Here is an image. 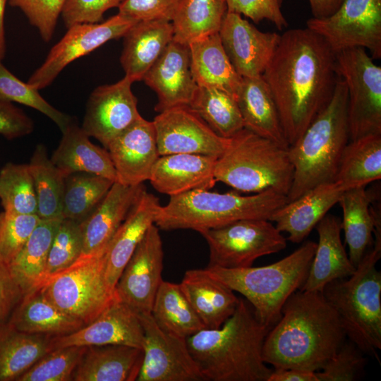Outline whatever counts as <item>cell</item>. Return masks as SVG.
Wrapping results in <instances>:
<instances>
[{"label":"cell","instance_id":"6da1fadb","mask_svg":"<svg viewBox=\"0 0 381 381\" xmlns=\"http://www.w3.org/2000/svg\"><path fill=\"white\" fill-rule=\"evenodd\" d=\"M289 145L330 102L339 78L336 53L310 29H290L262 75Z\"/></svg>","mask_w":381,"mask_h":381},{"label":"cell","instance_id":"7a4b0ae2","mask_svg":"<svg viewBox=\"0 0 381 381\" xmlns=\"http://www.w3.org/2000/svg\"><path fill=\"white\" fill-rule=\"evenodd\" d=\"M339 316L320 291L293 293L270 328L262 346V359L274 369L316 372L344 341Z\"/></svg>","mask_w":381,"mask_h":381},{"label":"cell","instance_id":"3957f363","mask_svg":"<svg viewBox=\"0 0 381 381\" xmlns=\"http://www.w3.org/2000/svg\"><path fill=\"white\" fill-rule=\"evenodd\" d=\"M270 329L252 306L239 298L221 327L202 329L186 341L205 380L267 381L272 370L262 359V346Z\"/></svg>","mask_w":381,"mask_h":381},{"label":"cell","instance_id":"277c9868","mask_svg":"<svg viewBox=\"0 0 381 381\" xmlns=\"http://www.w3.org/2000/svg\"><path fill=\"white\" fill-rule=\"evenodd\" d=\"M347 88L339 75L327 106L288 147L294 178L287 202L322 183L334 181L342 152L349 143Z\"/></svg>","mask_w":381,"mask_h":381},{"label":"cell","instance_id":"5b68a950","mask_svg":"<svg viewBox=\"0 0 381 381\" xmlns=\"http://www.w3.org/2000/svg\"><path fill=\"white\" fill-rule=\"evenodd\" d=\"M287 202L286 195L272 190L242 195L196 190L170 197L159 207L155 224L161 229H193L199 233L246 219H270Z\"/></svg>","mask_w":381,"mask_h":381},{"label":"cell","instance_id":"8992f818","mask_svg":"<svg viewBox=\"0 0 381 381\" xmlns=\"http://www.w3.org/2000/svg\"><path fill=\"white\" fill-rule=\"evenodd\" d=\"M316 245L307 241L289 255L265 266L205 269L211 277L243 295L260 322L271 328L280 319L288 298L304 284Z\"/></svg>","mask_w":381,"mask_h":381},{"label":"cell","instance_id":"52a82bcc","mask_svg":"<svg viewBox=\"0 0 381 381\" xmlns=\"http://www.w3.org/2000/svg\"><path fill=\"white\" fill-rule=\"evenodd\" d=\"M381 250L368 249L354 273L328 283L322 293L337 312L346 337L380 364Z\"/></svg>","mask_w":381,"mask_h":381},{"label":"cell","instance_id":"ba28073f","mask_svg":"<svg viewBox=\"0 0 381 381\" xmlns=\"http://www.w3.org/2000/svg\"><path fill=\"white\" fill-rule=\"evenodd\" d=\"M214 174L217 181L236 190L258 193L272 190L287 195L294 167L288 148L244 128L228 138Z\"/></svg>","mask_w":381,"mask_h":381},{"label":"cell","instance_id":"9c48e42d","mask_svg":"<svg viewBox=\"0 0 381 381\" xmlns=\"http://www.w3.org/2000/svg\"><path fill=\"white\" fill-rule=\"evenodd\" d=\"M106 250L81 255L69 267L46 278L38 287L54 306L85 325L118 298L105 279Z\"/></svg>","mask_w":381,"mask_h":381},{"label":"cell","instance_id":"30bf717a","mask_svg":"<svg viewBox=\"0 0 381 381\" xmlns=\"http://www.w3.org/2000/svg\"><path fill=\"white\" fill-rule=\"evenodd\" d=\"M336 61L347 88L349 140L381 134V67L361 47L336 53Z\"/></svg>","mask_w":381,"mask_h":381},{"label":"cell","instance_id":"8fae6325","mask_svg":"<svg viewBox=\"0 0 381 381\" xmlns=\"http://www.w3.org/2000/svg\"><path fill=\"white\" fill-rule=\"evenodd\" d=\"M200 234L209 246L210 267H250L258 258L286 246L282 232L265 219H241Z\"/></svg>","mask_w":381,"mask_h":381},{"label":"cell","instance_id":"7c38bea8","mask_svg":"<svg viewBox=\"0 0 381 381\" xmlns=\"http://www.w3.org/2000/svg\"><path fill=\"white\" fill-rule=\"evenodd\" d=\"M306 25L335 53L361 47L374 60L381 58V0H342L333 14L311 18Z\"/></svg>","mask_w":381,"mask_h":381},{"label":"cell","instance_id":"4fadbf2b","mask_svg":"<svg viewBox=\"0 0 381 381\" xmlns=\"http://www.w3.org/2000/svg\"><path fill=\"white\" fill-rule=\"evenodd\" d=\"M137 22L118 13L103 22L76 24L67 28L27 83L38 90L47 87L69 64L109 40L122 37Z\"/></svg>","mask_w":381,"mask_h":381},{"label":"cell","instance_id":"5bb4252c","mask_svg":"<svg viewBox=\"0 0 381 381\" xmlns=\"http://www.w3.org/2000/svg\"><path fill=\"white\" fill-rule=\"evenodd\" d=\"M138 315L144 331V356L137 381L205 380L186 339L162 329L151 313Z\"/></svg>","mask_w":381,"mask_h":381},{"label":"cell","instance_id":"9a60e30c","mask_svg":"<svg viewBox=\"0 0 381 381\" xmlns=\"http://www.w3.org/2000/svg\"><path fill=\"white\" fill-rule=\"evenodd\" d=\"M164 251L159 228L147 231L115 287L118 299L138 314L150 313L162 279Z\"/></svg>","mask_w":381,"mask_h":381},{"label":"cell","instance_id":"2e32d148","mask_svg":"<svg viewBox=\"0 0 381 381\" xmlns=\"http://www.w3.org/2000/svg\"><path fill=\"white\" fill-rule=\"evenodd\" d=\"M159 156L197 154L219 158L228 138L217 135L188 105L159 112L152 121Z\"/></svg>","mask_w":381,"mask_h":381},{"label":"cell","instance_id":"e0dca14e","mask_svg":"<svg viewBox=\"0 0 381 381\" xmlns=\"http://www.w3.org/2000/svg\"><path fill=\"white\" fill-rule=\"evenodd\" d=\"M133 83L125 75L115 83L97 87L89 96L81 128L106 150L114 138L141 116L131 90Z\"/></svg>","mask_w":381,"mask_h":381},{"label":"cell","instance_id":"ac0fdd59","mask_svg":"<svg viewBox=\"0 0 381 381\" xmlns=\"http://www.w3.org/2000/svg\"><path fill=\"white\" fill-rule=\"evenodd\" d=\"M219 35L230 62L242 78L262 75L281 37L277 32H262L241 15L228 11Z\"/></svg>","mask_w":381,"mask_h":381},{"label":"cell","instance_id":"d6986e66","mask_svg":"<svg viewBox=\"0 0 381 381\" xmlns=\"http://www.w3.org/2000/svg\"><path fill=\"white\" fill-rule=\"evenodd\" d=\"M122 344L143 349L144 331L139 315L116 298L97 318L77 331L54 336L49 351L57 348Z\"/></svg>","mask_w":381,"mask_h":381},{"label":"cell","instance_id":"ffe728a7","mask_svg":"<svg viewBox=\"0 0 381 381\" xmlns=\"http://www.w3.org/2000/svg\"><path fill=\"white\" fill-rule=\"evenodd\" d=\"M107 150L115 169V182L136 186L148 181L159 157L153 121L141 116L114 138Z\"/></svg>","mask_w":381,"mask_h":381},{"label":"cell","instance_id":"44dd1931","mask_svg":"<svg viewBox=\"0 0 381 381\" xmlns=\"http://www.w3.org/2000/svg\"><path fill=\"white\" fill-rule=\"evenodd\" d=\"M143 80L156 92L155 109L159 113L188 105L198 87L191 71L189 46L173 40Z\"/></svg>","mask_w":381,"mask_h":381},{"label":"cell","instance_id":"7402d4cb","mask_svg":"<svg viewBox=\"0 0 381 381\" xmlns=\"http://www.w3.org/2000/svg\"><path fill=\"white\" fill-rule=\"evenodd\" d=\"M349 188H351L339 181L322 183L287 202L269 220L276 224L280 232L289 234L287 240L294 243H301Z\"/></svg>","mask_w":381,"mask_h":381},{"label":"cell","instance_id":"603a6c76","mask_svg":"<svg viewBox=\"0 0 381 381\" xmlns=\"http://www.w3.org/2000/svg\"><path fill=\"white\" fill-rule=\"evenodd\" d=\"M157 197L145 188L109 241L105 253L104 275L115 292L116 283L147 229L155 224L159 207Z\"/></svg>","mask_w":381,"mask_h":381},{"label":"cell","instance_id":"cb8c5ba5","mask_svg":"<svg viewBox=\"0 0 381 381\" xmlns=\"http://www.w3.org/2000/svg\"><path fill=\"white\" fill-rule=\"evenodd\" d=\"M217 159L184 153L159 156L148 181L157 192L170 197L196 190H210L217 182L214 171Z\"/></svg>","mask_w":381,"mask_h":381},{"label":"cell","instance_id":"d4e9b609","mask_svg":"<svg viewBox=\"0 0 381 381\" xmlns=\"http://www.w3.org/2000/svg\"><path fill=\"white\" fill-rule=\"evenodd\" d=\"M145 188L143 183L126 186L114 182L112 184L95 210L80 223L83 241L81 255L95 254L107 248Z\"/></svg>","mask_w":381,"mask_h":381},{"label":"cell","instance_id":"484cf974","mask_svg":"<svg viewBox=\"0 0 381 381\" xmlns=\"http://www.w3.org/2000/svg\"><path fill=\"white\" fill-rule=\"evenodd\" d=\"M318 243L307 278L300 289L320 291L330 282L351 276L356 267L351 263L341 240V221L326 214L315 226Z\"/></svg>","mask_w":381,"mask_h":381},{"label":"cell","instance_id":"4316f807","mask_svg":"<svg viewBox=\"0 0 381 381\" xmlns=\"http://www.w3.org/2000/svg\"><path fill=\"white\" fill-rule=\"evenodd\" d=\"M173 37L171 21L140 20L132 25L122 37L123 44L120 62L125 75L133 82L143 80Z\"/></svg>","mask_w":381,"mask_h":381},{"label":"cell","instance_id":"83f0119b","mask_svg":"<svg viewBox=\"0 0 381 381\" xmlns=\"http://www.w3.org/2000/svg\"><path fill=\"white\" fill-rule=\"evenodd\" d=\"M181 289L205 329L221 327L234 313L239 298L205 269L187 270Z\"/></svg>","mask_w":381,"mask_h":381},{"label":"cell","instance_id":"f1b7e54d","mask_svg":"<svg viewBox=\"0 0 381 381\" xmlns=\"http://www.w3.org/2000/svg\"><path fill=\"white\" fill-rule=\"evenodd\" d=\"M143 356V349L127 345L87 346L73 373L72 380L135 381Z\"/></svg>","mask_w":381,"mask_h":381},{"label":"cell","instance_id":"f546056e","mask_svg":"<svg viewBox=\"0 0 381 381\" xmlns=\"http://www.w3.org/2000/svg\"><path fill=\"white\" fill-rule=\"evenodd\" d=\"M62 137L50 159L66 177L85 172L116 181V172L109 152L94 145L73 119L61 131Z\"/></svg>","mask_w":381,"mask_h":381},{"label":"cell","instance_id":"4dcf8cb0","mask_svg":"<svg viewBox=\"0 0 381 381\" xmlns=\"http://www.w3.org/2000/svg\"><path fill=\"white\" fill-rule=\"evenodd\" d=\"M235 98L245 128L289 147L276 104L262 75L242 78Z\"/></svg>","mask_w":381,"mask_h":381},{"label":"cell","instance_id":"1f68e13d","mask_svg":"<svg viewBox=\"0 0 381 381\" xmlns=\"http://www.w3.org/2000/svg\"><path fill=\"white\" fill-rule=\"evenodd\" d=\"M8 322L25 333L52 337L68 334L85 326L54 306L38 288L24 294Z\"/></svg>","mask_w":381,"mask_h":381},{"label":"cell","instance_id":"d6a6232c","mask_svg":"<svg viewBox=\"0 0 381 381\" xmlns=\"http://www.w3.org/2000/svg\"><path fill=\"white\" fill-rule=\"evenodd\" d=\"M190 67L198 86L223 90L236 97L242 80L227 56L219 32L189 45Z\"/></svg>","mask_w":381,"mask_h":381},{"label":"cell","instance_id":"836d02e7","mask_svg":"<svg viewBox=\"0 0 381 381\" xmlns=\"http://www.w3.org/2000/svg\"><path fill=\"white\" fill-rule=\"evenodd\" d=\"M365 186L346 190L340 198L341 229L349 247V258L356 268L373 243L374 220L370 211V190Z\"/></svg>","mask_w":381,"mask_h":381},{"label":"cell","instance_id":"e575fe53","mask_svg":"<svg viewBox=\"0 0 381 381\" xmlns=\"http://www.w3.org/2000/svg\"><path fill=\"white\" fill-rule=\"evenodd\" d=\"M62 219H41L8 265L24 294L38 288L44 280L49 249Z\"/></svg>","mask_w":381,"mask_h":381},{"label":"cell","instance_id":"d590c367","mask_svg":"<svg viewBox=\"0 0 381 381\" xmlns=\"http://www.w3.org/2000/svg\"><path fill=\"white\" fill-rule=\"evenodd\" d=\"M52 336L20 332L0 325V381L17 379L49 351Z\"/></svg>","mask_w":381,"mask_h":381},{"label":"cell","instance_id":"8d00e7d4","mask_svg":"<svg viewBox=\"0 0 381 381\" xmlns=\"http://www.w3.org/2000/svg\"><path fill=\"white\" fill-rule=\"evenodd\" d=\"M150 313L162 329L185 339L205 329L179 284L162 281Z\"/></svg>","mask_w":381,"mask_h":381},{"label":"cell","instance_id":"74e56055","mask_svg":"<svg viewBox=\"0 0 381 381\" xmlns=\"http://www.w3.org/2000/svg\"><path fill=\"white\" fill-rule=\"evenodd\" d=\"M381 179V134L350 140L344 147L334 181L351 188Z\"/></svg>","mask_w":381,"mask_h":381},{"label":"cell","instance_id":"f35d334b","mask_svg":"<svg viewBox=\"0 0 381 381\" xmlns=\"http://www.w3.org/2000/svg\"><path fill=\"white\" fill-rule=\"evenodd\" d=\"M226 11L225 0H181L171 21L173 40L189 45L219 32Z\"/></svg>","mask_w":381,"mask_h":381},{"label":"cell","instance_id":"ab89813d","mask_svg":"<svg viewBox=\"0 0 381 381\" xmlns=\"http://www.w3.org/2000/svg\"><path fill=\"white\" fill-rule=\"evenodd\" d=\"M188 106L222 138L244 128L236 98L223 90L198 86Z\"/></svg>","mask_w":381,"mask_h":381},{"label":"cell","instance_id":"60d3db41","mask_svg":"<svg viewBox=\"0 0 381 381\" xmlns=\"http://www.w3.org/2000/svg\"><path fill=\"white\" fill-rule=\"evenodd\" d=\"M28 164L35 185L38 217L41 219L63 218L65 176L48 157L44 145L36 146Z\"/></svg>","mask_w":381,"mask_h":381},{"label":"cell","instance_id":"b9f144b4","mask_svg":"<svg viewBox=\"0 0 381 381\" xmlns=\"http://www.w3.org/2000/svg\"><path fill=\"white\" fill-rule=\"evenodd\" d=\"M114 181L95 174L77 172L65 177L63 218L83 222L107 193Z\"/></svg>","mask_w":381,"mask_h":381},{"label":"cell","instance_id":"7bdbcfd3","mask_svg":"<svg viewBox=\"0 0 381 381\" xmlns=\"http://www.w3.org/2000/svg\"><path fill=\"white\" fill-rule=\"evenodd\" d=\"M0 200L5 212L37 214V195L28 164L9 162L1 168Z\"/></svg>","mask_w":381,"mask_h":381},{"label":"cell","instance_id":"ee69618b","mask_svg":"<svg viewBox=\"0 0 381 381\" xmlns=\"http://www.w3.org/2000/svg\"><path fill=\"white\" fill-rule=\"evenodd\" d=\"M87 346H71L47 352L16 381H70Z\"/></svg>","mask_w":381,"mask_h":381},{"label":"cell","instance_id":"f6af8a7d","mask_svg":"<svg viewBox=\"0 0 381 381\" xmlns=\"http://www.w3.org/2000/svg\"><path fill=\"white\" fill-rule=\"evenodd\" d=\"M0 97L33 108L50 119L63 131L73 119L46 101L39 90L24 83L0 64Z\"/></svg>","mask_w":381,"mask_h":381},{"label":"cell","instance_id":"bcb514c9","mask_svg":"<svg viewBox=\"0 0 381 381\" xmlns=\"http://www.w3.org/2000/svg\"><path fill=\"white\" fill-rule=\"evenodd\" d=\"M83 246L80 224L63 218L49 249L45 279L72 265L81 255Z\"/></svg>","mask_w":381,"mask_h":381},{"label":"cell","instance_id":"7dc6e473","mask_svg":"<svg viewBox=\"0 0 381 381\" xmlns=\"http://www.w3.org/2000/svg\"><path fill=\"white\" fill-rule=\"evenodd\" d=\"M41 221L37 214L0 213V261L7 265L24 246Z\"/></svg>","mask_w":381,"mask_h":381},{"label":"cell","instance_id":"c3c4849f","mask_svg":"<svg viewBox=\"0 0 381 381\" xmlns=\"http://www.w3.org/2000/svg\"><path fill=\"white\" fill-rule=\"evenodd\" d=\"M363 353L352 341H344L335 354L315 372L318 381H352L360 375L365 365Z\"/></svg>","mask_w":381,"mask_h":381},{"label":"cell","instance_id":"681fc988","mask_svg":"<svg viewBox=\"0 0 381 381\" xmlns=\"http://www.w3.org/2000/svg\"><path fill=\"white\" fill-rule=\"evenodd\" d=\"M66 0H8L11 6L19 8L30 24L37 29L41 38L48 42L52 38Z\"/></svg>","mask_w":381,"mask_h":381},{"label":"cell","instance_id":"f907efd6","mask_svg":"<svg viewBox=\"0 0 381 381\" xmlns=\"http://www.w3.org/2000/svg\"><path fill=\"white\" fill-rule=\"evenodd\" d=\"M125 0H66L61 17L68 28L76 24L102 22L109 9L119 8Z\"/></svg>","mask_w":381,"mask_h":381},{"label":"cell","instance_id":"816d5d0a","mask_svg":"<svg viewBox=\"0 0 381 381\" xmlns=\"http://www.w3.org/2000/svg\"><path fill=\"white\" fill-rule=\"evenodd\" d=\"M227 11L243 15L255 23L272 22L279 30L288 27L282 11V0H225Z\"/></svg>","mask_w":381,"mask_h":381},{"label":"cell","instance_id":"f5cc1de1","mask_svg":"<svg viewBox=\"0 0 381 381\" xmlns=\"http://www.w3.org/2000/svg\"><path fill=\"white\" fill-rule=\"evenodd\" d=\"M181 0H125L118 8L119 13L137 21H171Z\"/></svg>","mask_w":381,"mask_h":381},{"label":"cell","instance_id":"db71d44e","mask_svg":"<svg viewBox=\"0 0 381 381\" xmlns=\"http://www.w3.org/2000/svg\"><path fill=\"white\" fill-rule=\"evenodd\" d=\"M32 119L13 102L0 97V135L8 140L30 134Z\"/></svg>","mask_w":381,"mask_h":381},{"label":"cell","instance_id":"11a10c76","mask_svg":"<svg viewBox=\"0 0 381 381\" xmlns=\"http://www.w3.org/2000/svg\"><path fill=\"white\" fill-rule=\"evenodd\" d=\"M23 296L8 266L0 261V325L8 322Z\"/></svg>","mask_w":381,"mask_h":381},{"label":"cell","instance_id":"9f6ffc18","mask_svg":"<svg viewBox=\"0 0 381 381\" xmlns=\"http://www.w3.org/2000/svg\"><path fill=\"white\" fill-rule=\"evenodd\" d=\"M267 381H318L315 372L298 369H274Z\"/></svg>","mask_w":381,"mask_h":381},{"label":"cell","instance_id":"6f0895ef","mask_svg":"<svg viewBox=\"0 0 381 381\" xmlns=\"http://www.w3.org/2000/svg\"><path fill=\"white\" fill-rule=\"evenodd\" d=\"M313 18H323L333 14L342 0H308Z\"/></svg>","mask_w":381,"mask_h":381},{"label":"cell","instance_id":"680465c9","mask_svg":"<svg viewBox=\"0 0 381 381\" xmlns=\"http://www.w3.org/2000/svg\"><path fill=\"white\" fill-rule=\"evenodd\" d=\"M7 2L8 0H0V64L2 63L6 53L4 13Z\"/></svg>","mask_w":381,"mask_h":381}]
</instances>
